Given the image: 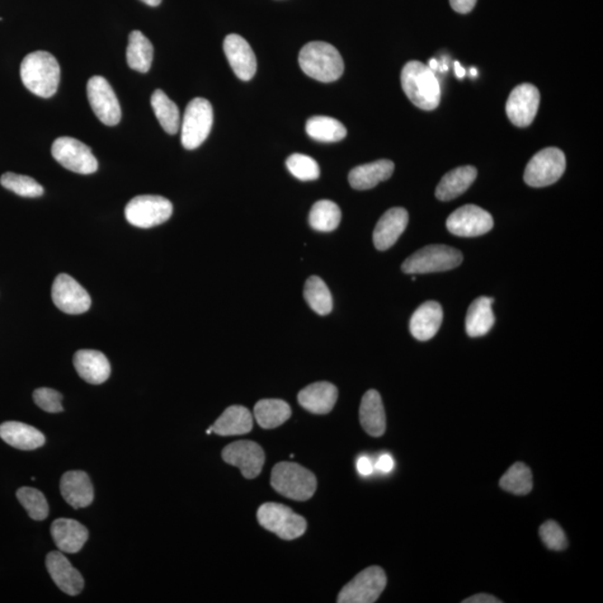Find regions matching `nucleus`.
<instances>
[{"label":"nucleus","mask_w":603,"mask_h":603,"mask_svg":"<svg viewBox=\"0 0 603 603\" xmlns=\"http://www.w3.org/2000/svg\"><path fill=\"white\" fill-rule=\"evenodd\" d=\"M565 155L558 148L541 150L527 163L524 181L527 185L542 188L553 185L565 172Z\"/></svg>","instance_id":"9"},{"label":"nucleus","mask_w":603,"mask_h":603,"mask_svg":"<svg viewBox=\"0 0 603 603\" xmlns=\"http://www.w3.org/2000/svg\"><path fill=\"white\" fill-rule=\"evenodd\" d=\"M341 217V209L337 204L331 200H320L311 209L309 221L313 229L328 233L339 227Z\"/></svg>","instance_id":"35"},{"label":"nucleus","mask_w":603,"mask_h":603,"mask_svg":"<svg viewBox=\"0 0 603 603\" xmlns=\"http://www.w3.org/2000/svg\"><path fill=\"white\" fill-rule=\"evenodd\" d=\"M394 172V163L390 160L362 164L352 169L348 173V182L357 190H367L375 188L378 183L388 181Z\"/></svg>","instance_id":"25"},{"label":"nucleus","mask_w":603,"mask_h":603,"mask_svg":"<svg viewBox=\"0 0 603 603\" xmlns=\"http://www.w3.org/2000/svg\"><path fill=\"white\" fill-rule=\"evenodd\" d=\"M214 124L213 107L206 98L196 97L187 106L181 125V144L188 150L200 147Z\"/></svg>","instance_id":"7"},{"label":"nucleus","mask_w":603,"mask_h":603,"mask_svg":"<svg viewBox=\"0 0 603 603\" xmlns=\"http://www.w3.org/2000/svg\"><path fill=\"white\" fill-rule=\"evenodd\" d=\"M60 493L66 503L77 510L91 506L94 499L91 479L81 470H73L63 475L60 479Z\"/></svg>","instance_id":"23"},{"label":"nucleus","mask_w":603,"mask_h":603,"mask_svg":"<svg viewBox=\"0 0 603 603\" xmlns=\"http://www.w3.org/2000/svg\"><path fill=\"white\" fill-rule=\"evenodd\" d=\"M299 63L308 77L323 83L340 79L345 70L342 56L331 44L311 42L300 51Z\"/></svg>","instance_id":"3"},{"label":"nucleus","mask_w":603,"mask_h":603,"mask_svg":"<svg viewBox=\"0 0 603 603\" xmlns=\"http://www.w3.org/2000/svg\"><path fill=\"white\" fill-rule=\"evenodd\" d=\"M452 9L459 14H468L473 11L478 0H450Z\"/></svg>","instance_id":"44"},{"label":"nucleus","mask_w":603,"mask_h":603,"mask_svg":"<svg viewBox=\"0 0 603 603\" xmlns=\"http://www.w3.org/2000/svg\"><path fill=\"white\" fill-rule=\"evenodd\" d=\"M257 520L264 529L289 541L303 535L308 526L303 516L279 503L263 504L258 508Z\"/></svg>","instance_id":"6"},{"label":"nucleus","mask_w":603,"mask_h":603,"mask_svg":"<svg viewBox=\"0 0 603 603\" xmlns=\"http://www.w3.org/2000/svg\"><path fill=\"white\" fill-rule=\"evenodd\" d=\"M88 98L98 120L108 126L121 121V107L110 83L103 77H92L88 82Z\"/></svg>","instance_id":"12"},{"label":"nucleus","mask_w":603,"mask_h":603,"mask_svg":"<svg viewBox=\"0 0 603 603\" xmlns=\"http://www.w3.org/2000/svg\"><path fill=\"white\" fill-rule=\"evenodd\" d=\"M455 73L457 78L463 79L466 74V70L463 69V66L459 62H455Z\"/></svg>","instance_id":"47"},{"label":"nucleus","mask_w":603,"mask_h":603,"mask_svg":"<svg viewBox=\"0 0 603 603\" xmlns=\"http://www.w3.org/2000/svg\"><path fill=\"white\" fill-rule=\"evenodd\" d=\"M470 74H472V77H478V70L476 69L470 70Z\"/></svg>","instance_id":"50"},{"label":"nucleus","mask_w":603,"mask_h":603,"mask_svg":"<svg viewBox=\"0 0 603 603\" xmlns=\"http://www.w3.org/2000/svg\"><path fill=\"white\" fill-rule=\"evenodd\" d=\"M478 177V171L472 166L454 169L442 177L436 188L437 199L450 201L463 195Z\"/></svg>","instance_id":"28"},{"label":"nucleus","mask_w":603,"mask_h":603,"mask_svg":"<svg viewBox=\"0 0 603 603\" xmlns=\"http://www.w3.org/2000/svg\"><path fill=\"white\" fill-rule=\"evenodd\" d=\"M55 544L65 553H78L88 539L87 527L70 518H59L51 527Z\"/></svg>","instance_id":"21"},{"label":"nucleus","mask_w":603,"mask_h":603,"mask_svg":"<svg viewBox=\"0 0 603 603\" xmlns=\"http://www.w3.org/2000/svg\"><path fill=\"white\" fill-rule=\"evenodd\" d=\"M173 207L167 198L144 195L134 198L125 207V218L139 228H153L171 218Z\"/></svg>","instance_id":"8"},{"label":"nucleus","mask_w":603,"mask_h":603,"mask_svg":"<svg viewBox=\"0 0 603 603\" xmlns=\"http://www.w3.org/2000/svg\"><path fill=\"white\" fill-rule=\"evenodd\" d=\"M153 46L140 31H134L129 36L126 62L130 69L140 73H148L153 64Z\"/></svg>","instance_id":"32"},{"label":"nucleus","mask_w":603,"mask_h":603,"mask_svg":"<svg viewBox=\"0 0 603 603\" xmlns=\"http://www.w3.org/2000/svg\"><path fill=\"white\" fill-rule=\"evenodd\" d=\"M0 438L14 449L34 450L45 444V436L36 428L18 422L0 425Z\"/></svg>","instance_id":"26"},{"label":"nucleus","mask_w":603,"mask_h":603,"mask_svg":"<svg viewBox=\"0 0 603 603\" xmlns=\"http://www.w3.org/2000/svg\"><path fill=\"white\" fill-rule=\"evenodd\" d=\"M357 469L362 476H369L375 472V464L369 457L362 456L357 460Z\"/></svg>","instance_id":"45"},{"label":"nucleus","mask_w":603,"mask_h":603,"mask_svg":"<svg viewBox=\"0 0 603 603\" xmlns=\"http://www.w3.org/2000/svg\"><path fill=\"white\" fill-rule=\"evenodd\" d=\"M394 468V460L393 457L388 454L381 455L378 460L376 461L375 469H378L379 472L388 474L393 472Z\"/></svg>","instance_id":"43"},{"label":"nucleus","mask_w":603,"mask_h":603,"mask_svg":"<svg viewBox=\"0 0 603 603\" xmlns=\"http://www.w3.org/2000/svg\"><path fill=\"white\" fill-rule=\"evenodd\" d=\"M74 366L79 376L91 385H102L110 378V362L100 351H78L74 356Z\"/></svg>","instance_id":"22"},{"label":"nucleus","mask_w":603,"mask_h":603,"mask_svg":"<svg viewBox=\"0 0 603 603\" xmlns=\"http://www.w3.org/2000/svg\"><path fill=\"white\" fill-rule=\"evenodd\" d=\"M224 51L230 66L242 81H249L256 73V56L242 36L230 34L224 41Z\"/></svg>","instance_id":"17"},{"label":"nucleus","mask_w":603,"mask_h":603,"mask_svg":"<svg viewBox=\"0 0 603 603\" xmlns=\"http://www.w3.org/2000/svg\"><path fill=\"white\" fill-rule=\"evenodd\" d=\"M360 422L366 433L372 437H381L385 432V413L383 399L376 390H369L362 398Z\"/></svg>","instance_id":"27"},{"label":"nucleus","mask_w":603,"mask_h":603,"mask_svg":"<svg viewBox=\"0 0 603 603\" xmlns=\"http://www.w3.org/2000/svg\"><path fill=\"white\" fill-rule=\"evenodd\" d=\"M493 302L492 298L482 296L470 304L466 315V332L470 338L487 336L491 331L496 323L492 309Z\"/></svg>","instance_id":"30"},{"label":"nucleus","mask_w":603,"mask_h":603,"mask_svg":"<svg viewBox=\"0 0 603 603\" xmlns=\"http://www.w3.org/2000/svg\"><path fill=\"white\" fill-rule=\"evenodd\" d=\"M499 487L515 496H526L533 488V476L530 468L523 463L513 465L499 480Z\"/></svg>","instance_id":"37"},{"label":"nucleus","mask_w":603,"mask_h":603,"mask_svg":"<svg viewBox=\"0 0 603 603\" xmlns=\"http://www.w3.org/2000/svg\"><path fill=\"white\" fill-rule=\"evenodd\" d=\"M34 402L41 409L46 413H58L63 412L62 394L54 389L40 388L34 391L32 394Z\"/></svg>","instance_id":"42"},{"label":"nucleus","mask_w":603,"mask_h":603,"mask_svg":"<svg viewBox=\"0 0 603 603\" xmlns=\"http://www.w3.org/2000/svg\"><path fill=\"white\" fill-rule=\"evenodd\" d=\"M461 262L463 254L459 249L446 245H430L409 256L402 268L406 274H428L454 270Z\"/></svg>","instance_id":"5"},{"label":"nucleus","mask_w":603,"mask_h":603,"mask_svg":"<svg viewBox=\"0 0 603 603\" xmlns=\"http://www.w3.org/2000/svg\"><path fill=\"white\" fill-rule=\"evenodd\" d=\"M213 432V430H211V427L209 428V431H207V435H210V433Z\"/></svg>","instance_id":"51"},{"label":"nucleus","mask_w":603,"mask_h":603,"mask_svg":"<svg viewBox=\"0 0 603 603\" xmlns=\"http://www.w3.org/2000/svg\"><path fill=\"white\" fill-rule=\"evenodd\" d=\"M402 86L409 100L422 110L432 111L440 106L441 86L430 66L418 60L404 65Z\"/></svg>","instance_id":"2"},{"label":"nucleus","mask_w":603,"mask_h":603,"mask_svg":"<svg viewBox=\"0 0 603 603\" xmlns=\"http://www.w3.org/2000/svg\"><path fill=\"white\" fill-rule=\"evenodd\" d=\"M336 385L325 383H315L300 391L299 403L308 412L325 414L331 412L338 400Z\"/></svg>","instance_id":"24"},{"label":"nucleus","mask_w":603,"mask_h":603,"mask_svg":"<svg viewBox=\"0 0 603 603\" xmlns=\"http://www.w3.org/2000/svg\"><path fill=\"white\" fill-rule=\"evenodd\" d=\"M494 220L491 214L475 205L460 207L446 221V227L459 237H478L492 230Z\"/></svg>","instance_id":"13"},{"label":"nucleus","mask_w":603,"mask_h":603,"mask_svg":"<svg viewBox=\"0 0 603 603\" xmlns=\"http://www.w3.org/2000/svg\"><path fill=\"white\" fill-rule=\"evenodd\" d=\"M430 69L432 70H440V64H438L435 59L430 60Z\"/></svg>","instance_id":"49"},{"label":"nucleus","mask_w":603,"mask_h":603,"mask_svg":"<svg viewBox=\"0 0 603 603\" xmlns=\"http://www.w3.org/2000/svg\"><path fill=\"white\" fill-rule=\"evenodd\" d=\"M46 567L56 586L66 595L78 596L84 588L81 573L60 552H51L46 558Z\"/></svg>","instance_id":"18"},{"label":"nucleus","mask_w":603,"mask_h":603,"mask_svg":"<svg viewBox=\"0 0 603 603\" xmlns=\"http://www.w3.org/2000/svg\"><path fill=\"white\" fill-rule=\"evenodd\" d=\"M540 536L546 548L552 551L567 549L568 540L562 527L557 522L548 521L540 527Z\"/></svg>","instance_id":"41"},{"label":"nucleus","mask_w":603,"mask_h":603,"mask_svg":"<svg viewBox=\"0 0 603 603\" xmlns=\"http://www.w3.org/2000/svg\"><path fill=\"white\" fill-rule=\"evenodd\" d=\"M387 586V577L380 567H370L357 574L342 589L339 603H374Z\"/></svg>","instance_id":"11"},{"label":"nucleus","mask_w":603,"mask_h":603,"mask_svg":"<svg viewBox=\"0 0 603 603\" xmlns=\"http://www.w3.org/2000/svg\"><path fill=\"white\" fill-rule=\"evenodd\" d=\"M211 430L219 436L245 435L253 430V414L243 406L229 407L217 419Z\"/></svg>","instance_id":"29"},{"label":"nucleus","mask_w":603,"mask_h":603,"mask_svg":"<svg viewBox=\"0 0 603 603\" xmlns=\"http://www.w3.org/2000/svg\"><path fill=\"white\" fill-rule=\"evenodd\" d=\"M306 134L320 143H338L346 138L348 131L340 121L329 116H313L306 122Z\"/></svg>","instance_id":"33"},{"label":"nucleus","mask_w":603,"mask_h":603,"mask_svg":"<svg viewBox=\"0 0 603 603\" xmlns=\"http://www.w3.org/2000/svg\"><path fill=\"white\" fill-rule=\"evenodd\" d=\"M292 414L290 404L280 399H263L255 404L254 416L264 430H273L289 421Z\"/></svg>","instance_id":"31"},{"label":"nucleus","mask_w":603,"mask_h":603,"mask_svg":"<svg viewBox=\"0 0 603 603\" xmlns=\"http://www.w3.org/2000/svg\"><path fill=\"white\" fill-rule=\"evenodd\" d=\"M221 456L226 463L239 468L247 479L257 478L265 464V452L251 441H235L226 446Z\"/></svg>","instance_id":"15"},{"label":"nucleus","mask_w":603,"mask_h":603,"mask_svg":"<svg viewBox=\"0 0 603 603\" xmlns=\"http://www.w3.org/2000/svg\"><path fill=\"white\" fill-rule=\"evenodd\" d=\"M0 183L6 190L22 197L37 198L44 194V188L39 182L31 177L23 176V174L4 173L0 178Z\"/></svg>","instance_id":"38"},{"label":"nucleus","mask_w":603,"mask_h":603,"mask_svg":"<svg viewBox=\"0 0 603 603\" xmlns=\"http://www.w3.org/2000/svg\"><path fill=\"white\" fill-rule=\"evenodd\" d=\"M273 488L293 501H308L317 491L318 482L312 472L295 463H279L272 470Z\"/></svg>","instance_id":"4"},{"label":"nucleus","mask_w":603,"mask_h":603,"mask_svg":"<svg viewBox=\"0 0 603 603\" xmlns=\"http://www.w3.org/2000/svg\"><path fill=\"white\" fill-rule=\"evenodd\" d=\"M540 98L539 89L532 84L524 83L516 87L506 103L508 119L518 128H526L535 119Z\"/></svg>","instance_id":"16"},{"label":"nucleus","mask_w":603,"mask_h":603,"mask_svg":"<svg viewBox=\"0 0 603 603\" xmlns=\"http://www.w3.org/2000/svg\"><path fill=\"white\" fill-rule=\"evenodd\" d=\"M151 107L163 130L169 135H176L181 128V113L176 103L162 89H155L151 97Z\"/></svg>","instance_id":"34"},{"label":"nucleus","mask_w":603,"mask_h":603,"mask_svg":"<svg viewBox=\"0 0 603 603\" xmlns=\"http://www.w3.org/2000/svg\"><path fill=\"white\" fill-rule=\"evenodd\" d=\"M17 498L32 520L44 521L49 516V504L39 489L22 487L17 491Z\"/></svg>","instance_id":"39"},{"label":"nucleus","mask_w":603,"mask_h":603,"mask_svg":"<svg viewBox=\"0 0 603 603\" xmlns=\"http://www.w3.org/2000/svg\"><path fill=\"white\" fill-rule=\"evenodd\" d=\"M304 299L315 313L327 315L331 313L333 300L331 292L319 276H311L305 283Z\"/></svg>","instance_id":"36"},{"label":"nucleus","mask_w":603,"mask_h":603,"mask_svg":"<svg viewBox=\"0 0 603 603\" xmlns=\"http://www.w3.org/2000/svg\"><path fill=\"white\" fill-rule=\"evenodd\" d=\"M444 312L440 303L428 301L414 311L410 320V332L419 341H428L440 331Z\"/></svg>","instance_id":"20"},{"label":"nucleus","mask_w":603,"mask_h":603,"mask_svg":"<svg viewBox=\"0 0 603 603\" xmlns=\"http://www.w3.org/2000/svg\"><path fill=\"white\" fill-rule=\"evenodd\" d=\"M409 221L408 211L404 209H391L381 217L374 232V244L379 251H387L394 246Z\"/></svg>","instance_id":"19"},{"label":"nucleus","mask_w":603,"mask_h":603,"mask_svg":"<svg viewBox=\"0 0 603 603\" xmlns=\"http://www.w3.org/2000/svg\"><path fill=\"white\" fill-rule=\"evenodd\" d=\"M51 299L56 308L70 315L88 312L92 300L86 289L68 274H60L51 286Z\"/></svg>","instance_id":"14"},{"label":"nucleus","mask_w":603,"mask_h":603,"mask_svg":"<svg viewBox=\"0 0 603 603\" xmlns=\"http://www.w3.org/2000/svg\"><path fill=\"white\" fill-rule=\"evenodd\" d=\"M141 2L149 5V6L155 7L159 6V5L162 4V0H141Z\"/></svg>","instance_id":"48"},{"label":"nucleus","mask_w":603,"mask_h":603,"mask_svg":"<svg viewBox=\"0 0 603 603\" xmlns=\"http://www.w3.org/2000/svg\"><path fill=\"white\" fill-rule=\"evenodd\" d=\"M51 154L65 169L79 174L97 172L98 163L91 148L78 139L60 136L51 145Z\"/></svg>","instance_id":"10"},{"label":"nucleus","mask_w":603,"mask_h":603,"mask_svg":"<svg viewBox=\"0 0 603 603\" xmlns=\"http://www.w3.org/2000/svg\"><path fill=\"white\" fill-rule=\"evenodd\" d=\"M289 172L302 181H317L320 177L319 163L309 155L294 153L286 160Z\"/></svg>","instance_id":"40"},{"label":"nucleus","mask_w":603,"mask_h":603,"mask_svg":"<svg viewBox=\"0 0 603 603\" xmlns=\"http://www.w3.org/2000/svg\"><path fill=\"white\" fill-rule=\"evenodd\" d=\"M502 603V600L497 599V598L487 593H478L473 597L468 598V599L463 600V603Z\"/></svg>","instance_id":"46"},{"label":"nucleus","mask_w":603,"mask_h":603,"mask_svg":"<svg viewBox=\"0 0 603 603\" xmlns=\"http://www.w3.org/2000/svg\"><path fill=\"white\" fill-rule=\"evenodd\" d=\"M21 79L28 91L35 96L53 97L58 92L60 79L58 60L44 51L28 54L21 64Z\"/></svg>","instance_id":"1"}]
</instances>
